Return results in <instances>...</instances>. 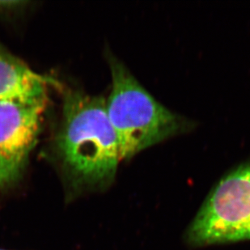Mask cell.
<instances>
[{
    "instance_id": "3",
    "label": "cell",
    "mask_w": 250,
    "mask_h": 250,
    "mask_svg": "<svg viewBox=\"0 0 250 250\" xmlns=\"http://www.w3.org/2000/svg\"><path fill=\"white\" fill-rule=\"evenodd\" d=\"M192 246L250 240V164L220 180L189 226Z\"/></svg>"
},
{
    "instance_id": "1",
    "label": "cell",
    "mask_w": 250,
    "mask_h": 250,
    "mask_svg": "<svg viewBox=\"0 0 250 250\" xmlns=\"http://www.w3.org/2000/svg\"><path fill=\"white\" fill-rule=\"evenodd\" d=\"M62 117L55 151L71 182L87 187L111 182L122 158L105 100L65 89Z\"/></svg>"
},
{
    "instance_id": "7",
    "label": "cell",
    "mask_w": 250,
    "mask_h": 250,
    "mask_svg": "<svg viewBox=\"0 0 250 250\" xmlns=\"http://www.w3.org/2000/svg\"></svg>"
},
{
    "instance_id": "5",
    "label": "cell",
    "mask_w": 250,
    "mask_h": 250,
    "mask_svg": "<svg viewBox=\"0 0 250 250\" xmlns=\"http://www.w3.org/2000/svg\"><path fill=\"white\" fill-rule=\"evenodd\" d=\"M49 84L56 82L33 71L0 46V102L46 99Z\"/></svg>"
},
{
    "instance_id": "6",
    "label": "cell",
    "mask_w": 250,
    "mask_h": 250,
    "mask_svg": "<svg viewBox=\"0 0 250 250\" xmlns=\"http://www.w3.org/2000/svg\"><path fill=\"white\" fill-rule=\"evenodd\" d=\"M28 2L25 1H0V12H15L24 9Z\"/></svg>"
},
{
    "instance_id": "4",
    "label": "cell",
    "mask_w": 250,
    "mask_h": 250,
    "mask_svg": "<svg viewBox=\"0 0 250 250\" xmlns=\"http://www.w3.org/2000/svg\"><path fill=\"white\" fill-rule=\"evenodd\" d=\"M45 100L0 102V193L23 176L38 141Z\"/></svg>"
},
{
    "instance_id": "2",
    "label": "cell",
    "mask_w": 250,
    "mask_h": 250,
    "mask_svg": "<svg viewBox=\"0 0 250 250\" xmlns=\"http://www.w3.org/2000/svg\"><path fill=\"white\" fill-rule=\"evenodd\" d=\"M108 60L112 89L106 113L118 138L122 160L190 127L191 123L159 103L120 60L112 55Z\"/></svg>"
}]
</instances>
